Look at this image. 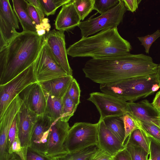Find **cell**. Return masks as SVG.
<instances>
[{"mask_svg":"<svg viewBox=\"0 0 160 160\" xmlns=\"http://www.w3.org/2000/svg\"><path fill=\"white\" fill-rule=\"evenodd\" d=\"M158 64L150 56L130 53L102 58H91L82 70L85 77L100 85H108L130 78L157 74Z\"/></svg>","mask_w":160,"mask_h":160,"instance_id":"obj_1","label":"cell"},{"mask_svg":"<svg viewBox=\"0 0 160 160\" xmlns=\"http://www.w3.org/2000/svg\"><path fill=\"white\" fill-rule=\"evenodd\" d=\"M45 41V35L22 31L12 40L5 49L0 62V85L10 81L32 64Z\"/></svg>","mask_w":160,"mask_h":160,"instance_id":"obj_2","label":"cell"},{"mask_svg":"<svg viewBox=\"0 0 160 160\" xmlns=\"http://www.w3.org/2000/svg\"><path fill=\"white\" fill-rule=\"evenodd\" d=\"M132 48L130 42L120 36L117 28H113L90 37L82 38L67 50L68 55L72 57L98 59L129 53Z\"/></svg>","mask_w":160,"mask_h":160,"instance_id":"obj_3","label":"cell"},{"mask_svg":"<svg viewBox=\"0 0 160 160\" xmlns=\"http://www.w3.org/2000/svg\"><path fill=\"white\" fill-rule=\"evenodd\" d=\"M160 88L157 74L130 78L119 82L100 85V90L126 101L133 102L153 94Z\"/></svg>","mask_w":160,"mask_h":160,"instance_id":"obj_4","label":"cell"},{"mask_svg":"<svg viewBox=\"0 0 160 160\" xmlns=\"http://www.w3.org/2000/svg\"><path fill=\"white\" fill-rule=\"evenodd\" d=\"M126 9L123 0L108 12L94 18L80 22L78 27L82 38H86L99 31L117 27L122 22Z\"/></svg>","mask_w":160,"mask_h":160,"instance_id":"obj_5","label":"cell"},{"mask_svg":"<svg viewBox=\"0 0 160 160\" xmlns=\"http://www.w3.org/2000/svg\"><path fill=\"white\" fill-rule=\"evenodd\" d=\"M97 143L98 123L78 122L69 129L64 146L68 152H73Z\"/></svg>","mask_w":160,"mask_h":160,"instance_id":"obj_6","label":"cell"},{"mask_svg":"<svg viewBox=\"0 0 160 160\" xmlns=\"http://www.w3.org/2000/svg\"><path fill=\"white\" fill-rule=\"evenodd\" d=\"M36 82L33 64L9 82L0 85V118L12 100L23 89Z\"/></svg>","mask_w":160,"mask_h":160,"instance_id":"obj_7","label":"cell"},{"mask_svg":"<svg viewBox=\"0 0 160 160\" xmlns=\"http://www.w3.org/2000/svg\"><path fill=\"white\" fill-rule=\"evenodd\" d=\"M33 66L35 78L39 82L68 75L57 63L45 41Z\"/></svg>","mask_w":160,"mask_h":160,"instance_id":"obj_8","label":"cell"},{"mask_svg":"<svg viewBox=\"0 0 160 160\" xmlns=\"http://www.w3.org/2000/svg\"><path fill=\"white\" fill-rule=\"evenodd\" d=\"M96 106L100 114V120L121 117L128 112L127 102L103 92H93L87 99Z\"/></svg>","mask_w":160,"mask_h":160,"instance_id":"obj_9","label":"cell"},{"mask_svg":"<svg viewBox=\"0 0 160 160\" xmlns=\"http://www.w3.org/2000/svg\"><path fill=\"white\" fill-rule=\"evenodd\" d=\"M48 95L36 82L28 86L18 96L27 108L39 116L44 114Z\"/></svg>","mask_w":160,"mask_h":160,"instance_id":"obj_10","label":"cell"},{"mask_svg":"<svg viewBox=\"0 0 160 160\" xmlns=\"http://www.w3.org/2000/svg\"><path fill=\"white\" fill-rule=\"evenodd\" d=\"M45 41L58 64L68 75L72 76V70L68 61L64 32L55 29L50 30L45 35Z\"/></svg>","mask_w":160,"mask_h":160,"instance_id":"obj_11","label":"cell"},{"mask_svg":"<svg viewBox=\"0 0 160 160\" xmlns=\"http://www.w3.org/2000/svg\"><path fill=\"white\" fill-rule=\"evenodd\" d=\"M68 122L60 118L52 124L49 131L46 156H55L68 152L64 146L70 128Z\"/></svg>","mask_w":160,"mask_h":160,"instance_id":"obj_12","label":"cell"},{"mask_svg":"<svg viewBox=\"0 0 160 160\" xmlns=\"http://www.w3.org/2000/svg\"><path fill=\"white\" fill-rule=\"evenodd\" d=\"M53 122L44 114L38 116L33 128L29 147L46 155L49 131Z\"/></svg>","mask_w":160,"mask_h":160,"instance_id":"obj_13","label":"cell"},{"mask_svg":"<svg viewBox=\"0 0 160 160\" xmlns=\"http://www.w3.org/2000/svg\"><path fill=\"white\" fill-rule=\"evenodd\" d=\"M18 114V137L26 158L33 128L38 116L27 108L22 102Z\"/></svg>","mask_w":160,"mask_h":160,"instance_id":"obj_14","label":"cell"},{"mask_svg":"<svg viewBox=\"0 0 160 160\" xmlns=\"http://www.w3.org/2000/svg\"><path fill=\"white\" fill-rule=\"evenodd\" d=\"M98 123L97 146L112 156L126 146L107 128L103 120H99Z\"/></svg>","mask_w":160,"mask_h":160,"instance_id":"obj_15","label":"cell"},{"mask_svg":"<svg viewBox=\"0 0 160 160\" xmlns=\"http://www.w3.org/2000/svg\"><path fill=\"white\" fill-rule=\"evenodd\" d=\"M127 111L136 119L154 124L160 117L158 110L146 99L138 102H127Z\"/></svg>","mask_w":160,"mask_h":160,"instance_id":"obj_16","label":"cell"},{"mask_svg":"<svg viewBox=\"0 0 160 160\" xmlns=\"http://www.w3.org/2000/svg\"><path fill=\"white\" fill-rule=\"evenodd\" d=\"M81 20L72 0L62 6L56 19L55 26L58 31L64 32L78 26Z\"/></svg>","mask_w":160,"mask_h":160,"instance_id":"obj_17","label":"cell"},{"mask_svg":"<svg viewBox=\"0 0 160 160\" xmlns=\"http://www.w3.org/2000/svg\"><path fill=\"white\" fill-rule=\"evenodd\" d=\"M73 78L72 76L67 75L39 82L43 89L48 94L62 98Z\"/></svg>","mask_w":160,"mask_h":160,"instance_id":"obj_18","label":"cell"},{"mask_svg":"<svg viewBox=\"0 0 160 160\" xmlns=\"http://www.w3.org/2000/svg\"><path fill=\"white\" fill-rule=\"evenodd\" d=\"M13 10L23 28V31L36 32L35 25L28 11V2L25 0H12Z\"/></svg>","mask_w":160,"mask_h":160,"instance_id":"obj_19","label":"cell"},{"mask_svg":"<svg viewBox=\"0 0 160 160\" xmlns=\"http://www.w3.org/2000/svg\"><path fill=\"white\" fill-rule=\"evenodd\" d=\"M98 148L93 146L73 152L48 157L51 160H91Z\"/></svg>","mask_w":160,"mask_h":160,"instance_id":"obj_20","label":"cell"},{"mask_svg":"<svg viewBox=\"0 0 160 160\" xmlns=\"http://www.w3.org/2000/svg\"><path fill=\"white\" fill-rule=\"evenodd\" d=\"M62 98L55 97L48 94L44 115L54 122L62 115Z\"/></svg>","mask_w":160,"mask_h":160,"instance_id":"obj_21","label":"cell"},{"mask_svg":"<svg viewBox=\"0 0 160 160\" xmlns=\"http://www.w3.org/2000/svg\"><path fill=\"white\" fill-rule=\"evenodd\" d=\"M103 121L109 130L125 145L124 124L120 117L108 118L104 119Z\"/></svg>","mask_w":160,"mask_h":160,"instance_id":"obj_22","label":"cell"},{"mask_svg":"<svg viewBox=\"0 0 160 160\" xmlns=\"http://www.w3.org/2000/svg\"><path fill=\"white\" fill-rule=\"evenodd\" d=\"M151 142V139L146 135L140 127L132 132L125 143L129 142L137 145L148 153L150 151Z\"/></svg>","mask_w":160,"mask_h":160,"instance_id":"obj_23","label":"cell"},{"mask_svg":"<svg viewBox=\"0 0 160 160\" xmlns=\"http://www.w3.org/2000/svg\"><path fill=\"white\" fill-rule=\"evenodd\" d=\"M0 12L16 29H19L18 19L9 0H0Z\"/></svg>","mask_w":160,"mask_h":160,"instance_id":"obj_24","label":"cell"},{"mask_svg":"<svg viewBox=\"0 0 160 160\" xmlns=\"http://www.w3.org/2000/svg\"><path fill=\"white\" fill-rule=\"evenodd\" d=\"M95 0H73V2L81 20L94 10Z\"/></svg>","mask_w":160,"mask_h":160,"instance_id":"obj_25","label":"cell"},{"mask_svg":"<svg viewBox=\"0 0 160 160\" xmlns=\"http://www.w3.org/2000/svg\"><path fill=\"white\" fill-rule=\"evenodd\" d=\"M18 33L0 12V34L8 44Z\"/></svg>","mask_w":160,"mask_h":160,"instance_id":"obj_26","label":"cell"},{"mask_svg":"<svg viewBox=\"0 0 160 160\" xmlns=\"http://www.w3.org/2000/svg\"><path fill=\"white\" fill-rule=\"evenodd\" d=\"M123 121L125 132L124 144L125 143L129 137L134 130L140 128V122L128 113H126L120 117Z\"/></svg>","mask_w":160,"mask_h":160,"instance_id":"obj_27","label":"cell"},{"mask_svg":"<svg viewBox=\"0 0 160 160\" xmlns=\"http://www.w3.org/2000/svg\"><path fill=\"white\" fill-rule=\"evenodd\" d=\"M72 0H39L44 12L47 16L55 14L57 9Z\"/></svg>","mask_w":160,"mask_h":160,"instance_id":"obj_28","label":"cell"},{"mask_svg":"<svg viewBox=\"0 0 160 160\" xmlns=\"http://www.w3.org/2000/svg\"><path fill=\"white\" fill-rule=\"evenodd\" d=\"M139 121L141 124V128L146 135L160 146V128L153 123Z\"/></svg>","mask_w":160,"mask_h":160,"instance_id":"obj_29","label":"cell"},{"mask_svg":"<svg viewBox=\"0 0 160 160\" xmlns=\"http://www.w3.org/2000/svg\"><path fill=\"white\" fill-rule=\"evenodd\" d=\"M62 115L61 118L62 120L68 122L74 114L78 105L66 94L62 100Z\"/></svg>","mask_w":160,"mask_h":160,"instance_id":"obj_30","label":"cell"},{"mask_svg":"<svg viewBox=\"0 0 160 160\" xmlns=\"http://www.w3.org/2000/svg\"><path fill=\"white\" fill-rule=\"evenodd\" d=\"M132 160H147L148 153L137 145L128 142L125 144Z\"/></svg>","mask_w":160,"mask_h":160,"instance_id":"obj_31","label":"cell"},{"mask_svg":"<svg viewBox=\"0 0 160 160\" xmlns=\"http://www.w3.org/2000/svg\"><path fill=\"white\" fill-rule=\"evenodd\" d=\"M119 1L120 0H95L94 10L101 14L115 7Z\"/></svg>","mask_w":160,"mask_h":160,"instance_id":"obj_32","label":"cell"},{"mask_svg":"<svg viewBox=\"0 0 160 160\" xmlns=\"http://www.w3.org/2000/svg\"><path fill=\"white\" fill-rule=\"evenodd\" d=\"M81 90L79 84L74 78L72 81L68 88L66 94L77 105L80 103Z\"/></svg>","mask_w":160,"mask_h":160,"instance_id":"obj_33","label":"cell"},{"mask_svg":"<svg viewBox=\"0 0 160 160\" xmlns=\"http://www.w3.org/2000/svg\"><path fill=\"white\" fill-rule=\"evenodd\" d=\"M160 37V31L158 29L152 34L138 37V38L144 47L146 53L149 54L150 48L152 44Z\"/></svg>","mask_w":160,"mask_h":160,"instance_id":"obj_34","label":"cell"},{"mask_svg":"<svg viewBox=\"0 0 160 160\" xmlns=\"http://www.w3.org/2000/svg\"><path fill=\"white\" fill-rule=\"evenodd\" d=\"M18 114L15 116L10 128L8 137V144L9 149L16 137L18 136Z\"/></svg>","mask_w":160,"mask_h":160,"instance_id":"obj_35","label":"cell"},{"mask_svg":"<svg viewBox=\"0 0 160 160\" xmlns=\"http://www.w3.org/2000/svg\"><path fill=\"white\" fill-rule=\"evenodd\" d=\"M26 160H51L50 158L33 149L28 147Z\"/></svg>","mask_w":160,"mask_h":160,"instance_id":"obj_36","label":"cell"},{"mask_svg":"<svg viewBox=\"0 0 160 160\" xmlns=\"http://www.w3.org/2000/svg\"><path fill=\"white\" fill-rule=\"evenodd\" d=\"M147 160H160V146L152 140Z\"/></svg>","mask_w":160,"mask_h":160,"instance_id":"obj_37","label":"cell"},{"mask_svg":"<svg viewBox=\"0 0 160 160\" xmlns=\"http://www.w3.org/2000/svg\"><path fill=\"white\" fill-rule=\"evenodd\" d=\"M48 22V19L45 18L40 24L35 25L36 33L39 36H42L45 35L47 32L50 31L51 26Z\"/></svg>","mask_w":160,"mask_h":160,"instance_id":"obj_38","label":"cell"},{"mask_svg":"<svg viewBox=\"0 0 160 160\" xmlns=\"http://www.w3.org/2000/svg\"><path fill=\"white\" fill-rule=\"evenodd\" d=\"M28 11L30 17L35 25L40 24L41 21L37 12L35 8L29 3L28 6Z\"/></svg>","mask_w":160,"mask_h":160,"instance_id":"obj_39","label":"cell"},{"mask_svg":"<svg viewBox=\"0 0 160 160\" xmlns=\"http://www.w3.org/2000/svg\"><path fill=\"white\" fill-rule=\"evenodd\" d=\"M112 158L110 155L98 148L91 160H112Z\"/></svg>","mask_w":160,"mask_h":160,"instance_id":"obj_40","label":"cell"},{"mask_svg":"<svg viewBox=\"0 0 160 160\" xmlns=\"http://www.w3.org/2000/svg\"><path fill=\"white\" fill-rule=\"evenodd\" d=\"M141 0H123L124 6L127 10L134 12L138 8Z\"/></svg>","mask_w":160,"mask_h":160,"instance_id":"obj_41","label":"cell"},{"mask_svg":"<svg viewBox=\"0 0 160 160\" xmlns=\"http://www.w3.org/2000/svg\"><path fill=\"white\" fill-rule=\"evenodd\" d=\"M112 160H132V159L129 152L125 148L112 156Z\"/></svg>","mask_w":160,"mask_h":160,"instance_id":"obj_42","label":"cell"},{"mask_svg":"<svg viewBox=\"0 0 160 160\" xmlns=\"http://www.w3.org/2000/svg\"><path fill=\"white\" fill-rule=\"evenodd\" d=\"M30 4L32 5L37 12L41 21L44 18L45 14L44 12L39 0H26Z\"/></svg>","mask_w":160,"mask_h":160,"instance_id":"obj_43","label":"cell"},{"mask_svg":"<svg viewBox=\"0 0 160 160\" xmlns=\"http://www.w3.org/2000/svg\"><path fill=\"white\" fill-rule=\"evenodd\" d=\"M152 103L157 109L160 108V91L157 93Z\"/></svg>","mask_w":160,"mask_h":160,"instance_id":"obj_44","label":"cell"},{"mask_svg":"<svg viewBox=\"0 0 160 160\" xmlns=\"http://www.w3.org/2000/svg\"><path fill=\"white\" fill-rule=\"evenodd\" d=\"M7 160H22L16 154L12 153L9 154Z\"/></svg>","mask_w":160,"mask_h":160,"instance_id":"obj_45","label":"cell"},{"mask_svg":"<svg viewBox=\"0 0 160 160\" xmlns=\"http://www.w3.org/2000/svg\"><path fill=\"white\" fill-rule=\"evenodd\" d=\"M157 74L160 80V63L158 64L157 67Z\"/></svg>","mask_w":160,"mask_h":160,"instance_id":"obj_46","label":"cell"},{"mask_svg":"<svg viewBox=\"0 0 160 160\" xmlns=\"http://www.w3.org/2000/svg\"><path fill=\"white\" fill-rule=\"evenodd\" d=\"M155 125L157 126L160 128V117L159 119L155 122Z\"/></svg>","mask_w":160,"mask_h":160,"instance_id":"obj_47","label":"cell"},{"mask_svg":"<svg viewBox=\"0 0 160 160\" xmlns=\"http://www.w3.org/2000/svg\"><path fill=\"white\" fill-rule=\"evenodd\" d=\"M158 110L159 111V112L160 113V108H159L158 109Z\"/></svg>","mask_w":160,"mask_h":160,"instance_id":"obj_48","label":"cell"}]
</instances>
